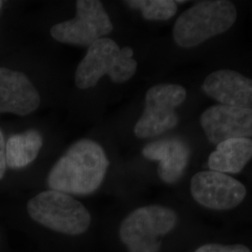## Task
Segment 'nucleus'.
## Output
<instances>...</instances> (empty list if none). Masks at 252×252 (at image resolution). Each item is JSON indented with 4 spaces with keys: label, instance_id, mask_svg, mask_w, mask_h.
<instances>
[{
    "label": "nucleus",
    "instance_id": "nucleus-9",
    "mask_svg": "<svg viewBox=\"0 0 252 252\" xmlns=\"http://www.w3.org/2000/svg\"><path fill=\"white\" fill-rule=\"evenodd\" d=\"M207 140L219 145L228 139L252 137V109L215 105L200 116Z\"/></svg>",
    "mask_w": 252,
    "mask_h": 252
},
{
    "label": "nucleus",
    "instance_id": "nucleus-14",
    "mask_svg": "<svg viewBox=\"0 0 252 252\" xmlns=\"http://www.w3.org/2000/svg\"><path fill=\"white\" fill-rule=\"evenodd\" d=\"M42 144V135L36 130L10 136L6 143L7 165L12 169L26 167L36 159Z\"/></svg>",
    "mask_w": 252,
    "mask_h": 252
},
{
    "label": "nucleus",
    "instance_id": "nucleus-11",
    "mask_svg": "<svg viewBox=\"0 0 252 252\" xmlns=\"http://www.w3.org/2000/svg\"><path fill=\"white\" fill-rule=\"evenodd\" d=\"M39 104L38 92L24 73L0 67V113L25 116Z\"/></svg>",
    "mask_w": 252,
    "mask_h": 252
},
{
    "label": "nucleus",
    "instance_id": "nucleus-17",
    "mask_svg": "<svg viewBox=\"0 0 252 252\" xmlns=\"http://www.w3.org/2000/svg\"><path fill=\"white\" fill-rule=\"evenodd\" d=\"M7 167L6 160V143L2 130L0 129V180L4 177Z\"/></svg>",
    "mask_w": 252,
    "mask_h": 252
},
{
    "label": "nucleus",
    "instance_id": "nucleus-12",
    "mask_svg": "<svg viewBox=\"0 0 252 252\" xmlns=\"http://www.w3.org/2000/svg\"><path fill=\"white\" fill-rule=\"evenodd\" d=\"M142 154L146 159L158 161V175L168 184L182 178L189 162V146L180 138H165L146 145Z\"/></svg>",
    "mask_w": 252,
    "mask_h": 252
},
{
    "label": "nucleus",
    "instance_id": "nucleus-10",
    "mask_svg": "<svg viewBox=\"0 0 252 252\" xmlns=\"http://www.w3.org/2000/svg\"><path fill=\"white\" fill-rule=\"evenodd\" d=\"M202 90L220 105L252 109V79L231 69L210 73Z\"/></svg>",
    "mask_w": 252,
    "mask_h": 252
},
{
    "label": "nucleus",
    "instance_id": "nucleus-2",
    "mask_svg": "<svg viewBox=\"0 0 252 252\" xmlns=\"http://www.w3.org/2000/svg\"><path fill=\"white\" fill-rule=\"evenodd\" d=\"M237 19L234 4L226 0L200 1L182 12L173 28L175 43L193 48L233 27Z\"/></svg>",
    "mask_w": 252,
    "mask_h": 252
},
{
    "label": "nucleus",
    "instance_id": "nucleus-16",
    "mask_svg": "<svg viewBox=\"0 0 252 252\" xmlns=\"http://www.w3.org/2000/svg\"><path fill=\"white\" fill-rule=\"evenodd\" d=\"M194 252H252L248 247L235 244V245H220V244H206Z\"/></svg>",
    "mask_w": 252,
    "mask_h": 252
},
{
    "label": "nucleus",
    "instance_id": "nucleus-13",
    "mask_svg": "<svg viewBox=\"0 0 252 252\" xmlns=\"http://www.w3.org/2000/svg\"><path fill=\"white\" fill-rule=\"evenodd\" d=\"M252 159V139L233 138L216 146L208 157L207 165L210 170L237 174L243 170Z\"/></svg>",
    "mask_w": 252,
    "mask_h": 252
},
{
    "label": "nucleus",
    "instance_id": "nucleus-7",
    "mask_svg": "<svg viewBox=\"0 0 252 252\" xmlns=\"http://www.w3.org/2000/svg\"><path fill=\"white\" fill-rule=\"evenodd\" d=\"M112 29V23L100 1L80 0L77 2L76 17L55 25L50 32L59 42L90 46Z\"/></svg>",
    "mask_w": 252,
    "mask_h": 252
},
{
    "label": "nucleus",
    "instance_id": "nucleus-15",
    "mask_svg": "<svg viewBox=\"0 0 252 252\" xmlns=\"http://www.w3.org/2000/svg\"><path fill=\"white\" fill-rule=\"evenodd\" d=\"M126 3L133 9H140L143 17L149 21L168 20L178 10V2L172 0H135Z\"/></svg>",
    "mask_w": 252,
    "mask_h": 252
},
{
    "label": "nucleus",
    "instance_id": "nucleus-3",
    "mask_svg": "<svg viewBox=\"0 0 252 252\" xmlns=\"http://www.w3.org/2000/svg\"><path fill=\"white\" fill-rule=\"evenodd\" d=\"M130 47L120 48L117 43L102 37L89 46L87 54L79 63L75 82L80 89H88L96 85L104 75L111 81L123 83L135 75L137 63Z\"/></svg>",
    "mask_w": 252,
    "mask_h": 252
},
{
    "label": "nucleus",
    "instance_id": "nucleus-5",
    "mask_svg": "<svg viewBox=\"0 0 252 252\" xmlns=\"http://www.w3.org/2000/svg\"><path fill=\"white\" fill-rule=\"evenodd\" d=\"M178 222L177 213L162 206L139 207L123 220L120 238L129 252H159L161 238Z\"/></svg>",
    "mask_w": 252,
    "mask_h": 252
},
{
    "label": "nucleus",
    "instance_id": "nucleus-6",
    "mask_svg": "<svg viewBox=\"0 0 252 252\" xmlns=\"http://www.w3.org/2000/svg\"><path fill=\"white\" fill-rule=\"evenodd\" d=\"M187 97L185 88L179 84H158L150 88L145 97L144 112L134 128L141 139L162 135L175 128L179 118L176 108Z\"/></svg>",
    "mask_w": 252,
    "mask_h": 252
},
{
    "label": "nucleus",
    "instance_id": "nucleus-1",
    "mask_svg": "<svg viewBox=\"0 0 252 252\" xmlns=\"http://www.w3.org/2000/svg\"><path fill=\"white\" fill-rule=\"evenodd\" d=\"M108 164L107 155L99 144L91 139H81L54 164L48 176V186L67 194H91L102 184Z\"/></svg>",
    "mask_w": 252,
    "mask_h": 252
},
{
    "label": "nucleus",
    "instance_id": "nucleus-8",
    "mask_svg": "<svg viewBox=\"0 0 252 252\" xmlns=\"http://www.w3.org/2000/svg\"><path fill=\"white\" fill-rule=\"evenodd\" d=\"M190 193L199 205L212 210H230L239 206L247 195L243 184L220 172L196 173L190 180Z\"/></svg>",
    "mask_w": 252,
    "mask_h": 252
},
{
    "label": "nucleus",
    "instance_id": "nucleus-4",
    "mask_svg": "<svg viewBox=\"0 0 252 252\" xmlns=\"http://www.w3.org/2000/svg\"><path fill=\"white\" fill-rule=\"evenodd\" d=\"M27 211L36 222L53 231L79 235L91 224L88 209L69 194L57 190H45L27 203Z\"/></svg>",
    "mask_w": 252,
    "mask_h": 252
},
{
    "label": "nucleus",
    "instance_id": "nucleus-18",
    "mask_svg": "<svg viewBox=\"0 0 252 252\" xmlns=\"http://www.w3.org/2000/svg\"><path fill=\"white\" fill-rule=\"evenodd\" d=\"M2 4H3L2 1H0V9H1V7H2Z\"/></svg>",
    "mask_w": 252,
    "mask_h": 252
}]
</instances>
